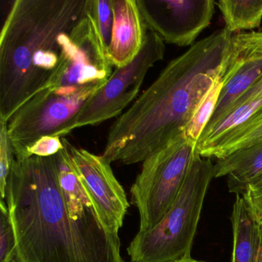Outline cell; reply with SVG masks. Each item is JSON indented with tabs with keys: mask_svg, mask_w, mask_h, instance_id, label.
Here are the masks:
<instances>
[{
	"mask_svg": "<svg viewBox=\"0 0 262 262\" xmlns=\"http://www.w3.org/2000/svg\"><path fill=\"white\" fill-rule=\"evenodd\" d=\"M232 36L217 30L171 60L115 121L102 157L110 163L143 162L184 135L201 101L225 75Z\"/></svg>",
	"mask_w": 262,
	"mask_h": 262,
	"instance_id": "2",
	"label": "cell"
},
{
	"mask_svg": "<svg viewBox=\"0 0 262 262\" xmlns=\"http://www.w3.org/2000/svg\"><path fill=\"white\" fill-rule=\"evenodd\" d=\"M195 147L182 135L142 162L131 188L132 204L139 211L140 232L159 223L179 194Z\"/></svg>",
	"mask_w": 262,
	"mask_h": 262,
	"instance_id": "5",
	"label": "cell"
},
{
	"mask_svg": "<svg viewBox=\"0 0 262 262\" xmlns=\"http://www.w3.org/2000/svg\"><path fill=\"white\" fill-rule=\"evenodd\" d=\"M176 262H205V261H201V260H194L193 258H188L185 259V260H179V261Z\"/></svg>",
	"mask_w": 262,
	"mask_h": 262,
	"instance_id": "23",
	"label": "cell"
},
{
	"mask_svg": "<svg viewBox=\"0 0 262 262\" xmlns=\"http://www.w3.org/2000/svg\"><path fill=\"white\" fill-rule=\"evenodd\" d=\"M145 27L164 42L188 47L208 27L213 0H136Z\"/></svg>",
	"mask_w": 262,
	"mask_h": 262,
	"instance_id": "9",
	"label": "cell"
},
{
	"mask_svg": "<svg viewBox=\"0 0 262 262\" xmlns=\"http://www.w3.org/2000/svg\"><path fill=\"white\" fill-rule=\"evenodd\" d=\"M224 85L214 114L204 132L225 116L233 104L262 81V32L233 34Z\"/></svg>",
	"mask_w": 262,
	"mask_h": 262,
	"instance_id": "10",
	"label": "cell"
},
{
	"mask_svg": "<svg viewBox=\"0 0 262 262\" xmlns=\"http://www.w3.org/2000/svg\"><path fill=\"white\" fill-rule=\"evenodd\" d=\"M256 262H262V228H261V239H260V248H259L258 254H257Z\"/></svg>",
	"mask_w": 262,
	"mask_h": 262,
	"instance_id": "22",
	"label": "cell"
},
{
	"mask_svg": "<svg viewBox=\"0 0 262 262\" xmlns=\"http://www.w3.org/2000/svg\"><path fill=\"white\" fill-rule=\"evenodd\" d=\"M113 26L108 56L116 69L133 62L145 43L147 29L136 0H112Z\"/></svg>",
	"mask_w": 262,
	"mask_h": 262,
	"instance_id": "11",
	"label": "cell"
},
{
	"mask_svg": "<svg viewBox=\"0 0 262 262\" xmlns=\"http://www.w3.org/2000/svg\"><path fill=\"white\" fill-rule=\"evenodd\" d=\"M260 98H262V81L259 82V83H257V85L251 87L248 91L245 92V93L233 104L232 106L228 110V113L225 114V116H226L228 113H229L230 112L234 110V108H237V107L241 106V105H244V104L247 103V102H250V101L256 100V99H260Z\"/></svg>",
	"mask_w": 262,
	"mask_h": 262,
	"instance_id": "21",
	"label": "cell"
},
{
	"mask_svg": "<svg viewBox=\"0 0 262 262\" xmlns=\"http://www.w3.org/2000/svg\"><path fill=\"white\" fill-rule=\"evenodd\" d=\"M242 197L254 220L262 228V174L248 184Z\"/></svg>",
	"mask_w": 262,
	"mask_h": 262,
	"instance_id": "19",
	"label": "cell"
},
{
	"mask_svg": "<svg viewBox=\"0 0 262 262\" xmlns=\"http://www.w3.org/2000/svg\"><path fill=\"white\" fill-rule=\"evenodd\" d=\"M6 202L22 262H125L65 151L14 159Z\"/></svg>",
	"mask_w": 262,
	"mask_h": 262,
	"instance_id": "1",
	"label": "cell"
},
{
	"mask_svg": "<svg viewBox=\"0 0 262 262\" xmlns=\"http://www.w3.org/2000/svg\"><path fill=\"white\" fill-rule=\"evenodd\" d=\"M211 159L194 151L185 182L157 225L136 234L127 248L130 262H176L191 258L207 190L214 178Z\"/></svg>",
	"mask_w": 262,
	"mask_h": 262,
	"instance_id": "4",
	"label": "cell"
},
{
	"mask_svg": "<svg viewBox=\"0 0 262 262\" xmlns=\"http://www.w3.org/2000/svg\"><path fill=\"white\" fill-rule=\"evenodd\" d=\"M16 255V243L7 202H0V262H12Z\"/></svg>",
	"mask_w": 262,
	"mask_h": 262,
	"instance_id": "17",
	"label": "cell"
},
{
	"mask_svg": "<svg viewBox=\"0 0 262 262\" xmlns=\"http://www.w3.org/2000/svg\"><path fill=\"white\" fill-rule=\"evenodd\" d=\"M217 5L230 33L260 27L262 0H221Z\"/></svg>",
	"mask_w": 262,
	"mask_h": 262,
	"instance_id": "14",
	"label": "cell"
},
{
	"mask_svg": "<svg viewBox=\"0 0 262 262\" xmlns=\"http://www.w3.org/2000/svg\"><path fill=\"white\" fill-rule=\"evenodd\" d=\"M214 171V178L226 176L230 192L242 194L248 184L262 174V142L217 159Z\"/></svg>",
	"mask_w": 262,
	"mask_h": 262,
	"instance_id": "12",
	"label": "cell"
},
{
	"mask_svg": "<svg viewBox=\"0 0 262 262\" xmlns=\"http://www.w3.org/2000/svg\"><path fill=\"white\" fill-rule=\"evenodd\" d=\"M64 148L62 138L57 136H44L38 139L27 148V158L31 156L51 157Z\"/></svg>",
	"mask_w": 262,
	"mask_h": 262,
	"instance_id": "20",
	"label": "cell"
},
{
	"mask_svg": "<svg viewBox=\"0 0 262 262\" xmlns=\"http://www.w3.org/2000/svg\"><path fill=\"white\" fill-rule=\"evenodd\" d=\"M15 156L9 139L7 123L0 122V194L6 200L7 180L11 171Z\"/></svg>",
	"mask_w": 262,
	"mask_h": 262,
	"instance_id": "18",
	"label": "cell"
},
{
	"mask_svg": "<svg viewBox=\"0 0 262 262\" xmlns=\"http://www.w3.org/2000/svg\"><path fill=\"white\" fill-rule=\"evenodd\" d=\"M233 230L232 262H256L261 227L254 220L243 197L237 194L231 216Z\"/></svg>",
	"mask_w": 262,
	"mask_h": 262,
	"instance_id": "13",
	"label": "cell"
},
{
	"mask_svg": "<svg viewBox=\"0 0 262 262\" xmlns=\"http://www.w3.org/2000/svg\"><path fill=\"white\" fill-rule=\"evenodd\" d=\"M102 87L47 88L24 104L7 123L15 159H27V148L40 138L57 136Z\"/></svg>",
	"mask_w": 262,
	"mask_h": 262,
	"instance_id": "6",
	"label": "cell"
},
{
	"mask_svg": "<svg viewBox=\"0 0 262 262\" xmlns=\"http://www.w3.org/2000/svg\"><path fill=\"white\" fill-rule=\"evenodd\" d=\"M223 85V78L213 85L198 105L188 125L185 127L184 136L187 142L192 146L196 147L199 138L214 114Z\"/></svg>",
	"mask_w": 262,
	"mask_h": 262,
	"instance_id": "15",
	"label": "cell"
},
{
	"mask_svg": "<svg viewBox=\"0 0 262 262\" xmlns=\"http://www.w3.org/2000/svg\"><path fill=\"white\" fill-rule=\"evenodd\" d=\"M165 52L164 41L156 33L148 31L143 47L136 59L125 67L116 69L106 83L57 137L64 138L77 128L99 125L121 116L139 96L145 76L156 62L163 59Z\"/></svg>",
	"mask_w": 262,
	"mask_h": 262,
	"instance_id": "7",
	"label": "cell"
},
{
	"mask_svg": "<svg viewBox=\"0 0 262 262\" xmlns=\"http://www.w3.org/2000/svg\"><path fill=\"white\" fill-rule=\"evenodd\" d=\"M90 0H16L0 34V122L45 90L60 64L61 33L85 15Z\"/></svg>",
	"mask_w": 262,
	"mask_h": 262,
	"instance_id": "3",
	"label": "cell"
},
{
	"mask_svg": "<svg viewBox=\"0 0 262 262\" xmlns=\"http://www.w3.org/2000/svg\"><path fill=\"white\" fill-rule=\"evenodd\" d=\"M12 262H22L20 261V260H19V258L17 257V255L15 256L14 258H13V260H12Z\"/></svg>",
	"mask_w": 262,
	"mask_h": 262,
	"instance_id": "24",
	"label": "cell"
},
{
	"mask_svg": "<svg viewBox=\"0 0 262 262\" xmlns=\"http://www.w3.org/2000/svg\"><path fill=\"white\" fill-rule=\"evenodd\" d=\"M90 13L102 47L108 54L113 26L112 0H91Z\"/></svg>",
	"mask_w": 262,
	"mask_h": 262,
	"instance_id": "16",
	"label": "cell"
},
{
	"mask_svg": "<svg viewBox=\"0 0 262 262\" xmlns=\"http://www.w3.org/2000/svg\"><path fill=\"white\" fill-rule=\"evenodd\" d=\"M64 150L94 203L105 228L119 236L129 203L111 163L102 156L78 148L62 138Z\"/></svg>",
	"mask_w": 262,
	"mask_h": 262,
	"instance_id": "8",
	"label": "cell"
}]
</instances>
